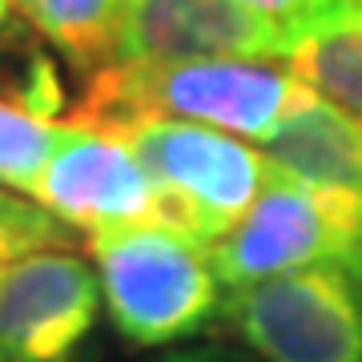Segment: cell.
Returning a JSON list of instances; mask_svg holds the SVG:
<instances>
[{"label":"cell","mask_w":362,"mask_h":362,"mask_svg":"<svg viewBox=\"0 0 362 362\" xmlns=\"http://www.w3.org/2000/svg\"><path fill=\"white\" fill-rule=\"evenodd\" d=\"M342 21H334V25H358L362 28V0H342Z\"/></svg>","instance_id":"obj_16"},{"label":"cell","mask_w":362,"mask_h":362,"mask_svg":"<svg viewBox=\"0 0 362 362\" xmlns=\"http://www.w3.org/2000/svg\"><path fill=\"white\" fill-rule=\"evenodd\" d=\"M358 294H362V278H358Z\"/></svg>","instance_id":"obj_18"},{"label":"cell","mask_w":362,"mask_h":362,"mask_svg":"<svg viewBox=\"0 0 362 362\" xmlns=\"http://www.w3.org/2000/svg\"><path fill=\"white\" fill-rule=\"evenodd\" d=\"M290 49V33L242 0H125L117 33L121 65H169L206 57L286 65Z\"/></svg>","instance_id":"obj_8"},{"label":"cell","mask_w":362,"mask_h":362,"mask_svg":"<svg viewBox=\"0 0 362 362\" xmlns=\"http://www.w3.org/2000/svg\"><path fill=\"white\" fill-rule=\"evenodd\" d=\"M117 137L129 141L153 181L161 197V221L206 246H218L246 218L274 173L262 149L197 121L141 117L117 129Z\"/></svg>","instance_id":"obj_3"},{"label":"cell","mask_w":362,"mask_h":362,"mask_svg":"<svg viewBox=\"0 0 362 362\" xmlns=\"http://www.w3.org/2000/svg\"><path fill=\"white\" fill-rule=\"evenodd\" d=\"M49 246H69V230L40 202H25L0 189V282L21 258Z\"/></svg>","instance_id":"obj_13"},{"label":"cell","mask_w":362,"mask_h":362,"mask_svg":"<svg viewBox=\"0 0 362 362\" xmlns=\"http://www.w3.org/2000/svg\"><path fill=\"white\" fill-rule=\"evenodd\" d=\"M314 97L318 93L306 81H298L282 61H246V57H206L169 65L113 61L89 77L69 125L117 133L141 117H169L266 141L286 117L310 105Z\"/></svg>","instance_id":"obj_1"},{"label":"cell","mask_w":362,"mask_h":362,"mask_svg":"<svg viewBox=\"0 0 362 362\" xmlns=\"http://www.w3.org/2000/svg\"><path fill=\"white\" fill-rule=\"evenodd\" d=\"M262 153L286 177L362 206V121L314 97L266 137Z\"/></svg>","instance_id":"obj_9"},{"label":"cell","mask_w":362,"mask_h":362,"mask_svg":"<svg viewBox=\"0 0 362 362\" xmlns=\"http://www.w3.org/2000/svg\"><path fill=\"white\" fill-rule=\"evenodd\" d=\"M33 197L52 218L85 233L161 221V197L129 141L69 121L33 185Z\"/></svg>","instance_id":"obj_7"},{"label":"cell","mask_w":362,"mask_h":362,"mask_svg":"<svg viewBox=\"0 0 362 362\" xmlns=\"http://www.w3.org/2000/svg\"><path fill=\"white\" fill-rule=\"evenodd\" d=\"M286 69L306 81L322 101L362 121V28L322 25L294 40Z\"/></svg>","instance_id":"obj_11"},{"label":"cell","mask_w":362,"mask_h":362,"mask_svg":"<svg viewBox=\"0 0 362 362\" xmlns=\"http://www.w3.org/2000/svg\"><path fill=\"white\" fill-rule=\"evenodd\" d=\"M8 4L85 77L117 61L125 0H8Z\"/></svg>","instance_id":"obj_10"},{"label":"cell","mask_w":362,"mask_h":362,"mask_svg":"<svg viewBox=\"0 0 362 362\" xmlns=\"http://www.w3.org/2000/svg\"><path fill=\"white\" fill-rule=\"evenodd\" d=\"M101 302V278L73 246L21 258L0 282V362H69Z\"/></svg>","instance_id":"obj_6"},{"label":"cell","mask_w":362,"mask_h":362,"mask_svg":"<svg viewBox=\"0 0 362 362\" xmlns=\"http://www.w3.org/2000/svg\"><path fill=\"white\" fill-rule=\"evenodd\" d=\"M221 318L266 362H362V294L338 266L242 286Z\"/></svg>","instance_id":"obj_5"},{"label":"cell","mask_w":362,"mask_h":362,"mask_svg":"<svg viewBox=\"0 0 362 362\" xmlns=\"http://www.w3.org/2000/svg\"><path fill=\"white\" fill-rule=\"evenodd\" d=\"M8 8H13V4H8V0H0V28L8 25Z\"/></svg>","instance_id":"obj_17"},{"label":"cell","mask_w":362,"mask_h":362,"mask_svg":"<svg viewBox=\"0 0 362 362\" xmlns=\"http://www.w3.org/2000/svg\"><path fill=\"white\" fill-rule=\"evenodd\" d=\"M105 310L117 334L137 350L169 346L206 330L221 314L209 246L177 226L141 221L89 233Z\"/></svg>","instance_id":"obj_2"},{"label":"cell","mask_w":362,"mask_h":362,"mask_svg":"<svg viewBox=\"0 0 362 362\" xmlns=\"http://www.w3.org/2000/svg\"><path fill=\"white\" fill-rule=\"evenodd\" d=\"M242 4H250L254 13L278 21L290 33V40L306 37V33H314L322 25H334L346 13L342 0H242Z\"/></svg>","instance_id":"obj_14"},{"label":"cell","mask_w":362,"mask_h":362,"mask_svg":"<svg viewBox=\"0 0 362 362\" xmlns=\"http://www.w3.org/2000/svg\"><path fill=\"white\" fill-rule=\"evenodd\" d=\"M161 362H250V358L230 346H194V350H177Z\"/></svg>","instance_id":"obj_15"},{"label":"cell","mask_w":362,"mask_h":362,"mask_svg":"<svg viewBox=\"0 0 362 362\" xmlns=\"http://www.w3.org/2000/svg\"><path fill=\"white\" fill-rule=\"evenodd\" d=\"M209 258L218 282L230 290L314 266H338L358 282L362 206L334 194H318L274 169L246 218L218 246H209Z\"/></svg>","instance_id":"obj_4"},{"label":"cell","mask_w":362,"mask_h":362,"mask_svg":"<svg viewBox=\"0 0 362 362\" xmlns=\"http://www.w3.org/2000/svg\"><path fill=\"white\" fill-rule=\"evenodd\" d=\"M65 125L0 97V185L33 194L40 169L49 165Z\"/></svg>","instance_id":"obj_12"}]
</instances>
